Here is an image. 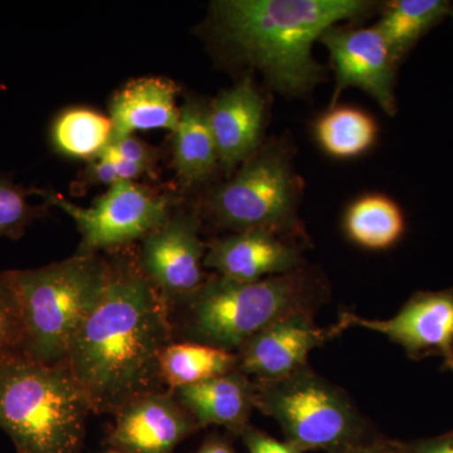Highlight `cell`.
I'll use <instances>...</instances> for the list:
<instances>
[{
  "label": "cell",
  "instance_id": "d6a6232c",
  "mask_svg": "<svg viewBox=\"0 0 453 453\" xmlns=\"http://www.w3.org/2000/svg\"><path fill=\"white\" fill-rule=\"evenodd\" d=\"M109 453H124V452H121V451H113V452H109Z\"/></svg>",
  "mask_w": 453,
  "mask_h": 453
},
{
  "label": "cell",
  "instance_id": "ba28073f",
  "mask_svg": "<svg viewBox=\"0 0 453 453\" xmlns=\"http://www.w3.org/2000/svg\"><path fill=\"white\" fill-rule=\"evenodd\" d=\"M43 196L76 223L82 237L77 255H98L142 241L172 214V198L135 181L112 184L88 208L79 207L58 196Z\"/></svg>",
  "mask_w": 453,
  "mask_h": 453
},
{
  "label": "cell",
  "instance_id": "7c38bea8",
  "mask_svg": "<svg viewBox=\"0 0 453 453\" xmlns=\"http://www.w3.org/2000/svg\"><path fill=\"white\" fill-rule=\"evenodd\" d=\"M315 312H295L271 324L237 351L238 371L253 380L285 377L309 365V354L342 335L348 325L339 318L327 327L318 326Z\"/></svg>",
  "mask_w": 453,
  "mask_h": 453
},
{
  "label": "cell",
  "instance_id": "1f68e13d",
  "mask_svg": "<svg viewBox=\"0 0 453 453\" xmlns=\"http://www.w3.org/2000/svg\"><path fill=\"white\" fill-rule=\"evenodd\" d=\"M449 16H452L453 17V7L451 9V12H449Z\"/></svg>",
  "mask_w": 453,
  "mask_h": 453
},
{
  "label": "cell",
  "instance_id": "9c48e42d",
  "mask_svg": "<svg viewBox=\"0 0 453 453\" xmlns=\"http://www.w3.org/2000/svg\"><path fill=\"white\" fill-rule=\"evenodd\" d=\"M207 244L196 213L177 211L142 240L140 270L170 303L192 294L205 280Z\"/></svg>",
  "mask_w": 453,
  "mask_h": 453
},
{
  "label": "cell",
  "instance_id": "2e32d148",
  "mask_svg": "<svg viewBox=\"0 0 453 453\" xmlns=\"http://www.w3.org/2000/svg\"><path fill=\"white\" fill-rule=\"evenodd\" d=\"M192 414L199 428L220 426L241 437L255 410V384L249 375L234 371L213 380L172 390Z\"/></svg>",
  "mask_w": 453,
  "mask_h": 453
},
{
  "label": "cell",
  "instance_id": "8fae6325",
  "mask_svg": "<svg viewBox=\"0 0 453 453\" xmlns=\"http://www.w3.org/2000/svg\"><path fill=\"white\" fill-rule=\"evenodd\" d=\"M336 76L334 103L348 88H357L374 98L388 115L395 116V57L377 27L342 28L334 26L321 35Z\"/></svg>",
  "mask_w": 453,
  "mask_h": 453
},
{
  "label": "cell",
  "instance_id": "5b68a950",
  "mask_svg": "<svg viewBox=\"0 0 453 453\" xmlns=\"http://www.w3.org/2000/svg\"><path fill=\"white\" fill-rule=\"evenodd\" d=\"M23 320V354L62 365L74 335L96 305L111 273L98 255H74L35 270L7 271Z\"/></svg>",
  "mask_w": 453,
  "mask_h": 453
},
{
  "label": "cell",
  "instance_id": "603a6c76",
  "mask_svg": "<svg viewBox=\"0 0 453 453\" xmlns=\"http://www.w3.org/2000/svg\"><path fill=\"white\" fill-rule=\"evenodd\" d=\"M111 119L94 110L76 107L62 112L50 131L59 153L79 159H95L111 142Z\"/></svg>",
  "mask_w": 453,
  "mask_h": 453
},
{
  "label": "cell",
  "instance_id": "277c9868",
  "mask_svg": "<svg viewBox=\"0 0 453 453\" xmlns=\"http://www.w3.org/2000/svg\"><path fill=\"white\" fill-rule=\"evenodd\" d=\"M91 408L65 363H0V429L18 453H80Z\"/></svg>",
  "mask_w": 453,
  "mask_h": 453
},
{
  "label": "cell",
  "instance_id": "cb8c5ba5",
  "mask_svg": "<svg viewBox=\"0 0 453 453\" xmlns=\"http://www.w3.org/2000/svg\"><path fill=\"white\" fill-rule=\"evenodd\" d=\"M29 193L8 179H0V237L18 240L42 216V208L29 204Z\"/></svg>",
  "mask_w": 453,
  "mask_h": 453
},
{
  "label": "cell",
  "instance_id": "484cf974",
  "mask_svg": "<svg viewBox=\"0 0 453 453\" xmlns=\"http://www.w3.org/2000/svg\"><path fill=\"white\" fill-rule=\"evenodd\" d=\"M103 151L119 157V159L138 164L142 168L149 170L150 174L157 168V160H159V151L153 146L146 144L142 140L136 138L135 135L112 138Z\"/></svg>",
  "mask_w": 453,
  "mask_h": 453
},
{
  "label": "cell",
  "instance_id": "ac0fdd59",
  "mask_svg": "<svg viewBox=\"0 0 453 453\" xmlns=\"http://www.w3.org/2000/svg\"><path fill=\"white\" fill-rule=\"evenodd\" d=\"M174 166L181 181L202 183L219 168V153L210 124V107L189 100L180 107L174 130Z\"/></svg>",
  "mask_w": 453,
  "mask_h": 453
},
{
  "label": "cell",
  "instance_id": "4dcf8cb0",
  "mask_svg": "<svg viewBox=\"0 0 453 453\" xmlns=\"http://www.w3.org/2000/svg\"><path fill=\"white\" fill-rule=\"evenodd\" d=\"M196 453H238L234 445L219 434H210Z\"/></svg>",
  "mask_w": 453,
  "mask_h": 453
},
{
  "label": "cell",
  "instance_id": "9a60e30c",
  "mask_svg": "<svg viewBox=\"0 0 453 453\" xmlns=\"http://www.w3.org/2000/svg\"><path fill=\"white\" fill-rule=\"evenodd\" d=\"M265 121V101L252 80L226 89L210 106V124L220 168L232 170L257 153Z\"/></svg>",
  "mask_w": 453,
  "mask_h": 453
},
{
  "label": "cell",
  "instance_id": "5bb4252c",
  "mask_svg": "<svg viewBox=\"0 0 453 453\" xmlns=\"http://www.w3.org/2000/svg\"><path fill=\"white\" fill-rule=\"evenodd\" d=\"M204 267L235 281H259L303 268V251L290 238L264 229L234 232L207 247Z\"/></svg>",
  "mask_w": 453,
  "mask_h": 453
},
{
  "label": "cell",
  "instance_id": "6da1fadb",
  "mask_svg": "<svg viewBox=\"0 0 453 453\" xmlns=\"http://www.w3.org/2000/svg\"><path fill=\"white\" fill-rule=\"evenodd\" d=\"M173 342L168 303L138 262H116L105 290L74 335L65 365L92 413L116 414L136 396L168 390L160 377V357Z\"/></svg>",
  "mask_w": 453,
  "mask_h": 453
},
{
  "label": "cell",
  "instance_id": "4316f807",
  "mask_svg": "<svg viewBox=\"0 0 453 453\" xmlns=\"http://www.w3.org/2000/svg\"><path fill=\"white\" fill-rule=\"evenodd\" d=\"M241 438L249 453H305L288 441L276 440L252 425L244 429Z\"/></svg>",
  "mask_w": 453,
  "mask_h": 453
},
{
  "label": "cell",
  "instance_id": "ffe728a7",
  "mask_svg": "<svg viewBox=\"0 0 453 453\" xmlns=\"http://www.w3.org/2000/svg\"><path fill=\"white\" fill-rule=\"evenodd\" d=\"M344 231L357 246L380 251L395 246L404 234V214L387 196H363L345 211Z\"/></svg>",
  "mask_w": 453,
  "mask_h": 453
},
{
  "label": "cell",
  "instance_id": "44dd1931",
  "mask_svg": "<svg viewBox=\"0 0 453 453\" xmlns=\"http://www.w3.org/2000/svg\"><path fill=\"white\" fill-rule=\"evenodd\" d=\"M451 9L447 0H395L387 5L375 27L399 64L426 33L449 16Z\"/></svg>",
  "mask_w": 453,
  "mask_h": 453
},
{
  "label": "cell",
  "instance_id": "d4e9b609",
  "mask_svg": "<svg viewBox=\"0 0 453 453\" xmlns=\"http://www.w3.org/2000/svg\"><path fill=\"white\" fill-rule=\"evenodd\" d=\"M23 354V320L16 288L8 273H0V363Z\"/></svg>",
  "mask_w": 453,
  "mask_h": 453
},
{
  "label": "cell",
  "instance_id": "f546056e",
  "mask_svg": "<svg viewBox=\"0 0 453 453\" xmlns=\"http://www.w3.org/2000/svg\"><path fill=\"white\" fill-rule=\"evenodd\" d=\"M412 453H453V432L428 440L408 443Z\"/></svg>",
  "mask_w": 453,
  "mask_h": 453
},
{
  "label": "cell",
  "instance_id": "7402d4cb",
  "mask_svg": "<svg viewBox=\"0 0 453 453\" xmlns=\"http://www.w3.org/2000/svg\"><path fill=\"white\" fill-rule=\"evenodd\" d=\"M315 140L335 159L365 154L378 138V125L369 113L353 106H332L315 122Z\"/></svg>",
  "mask_w": 453,
  "mask_h": 453
},
{
  "label": "cell",
  "instance_id": "f1b7e54d",
  "mask_svg": "<svg viewBox=\"0 0 453 453\" xmlns=\"http://www.w3.org/2000/svg\"><path fill=\"white\" fill-rule=\"evenodd\" d=\"M342 453H412L410 446L388 438H369Z\"/></svg>",
  "mask_w": 453,
  "mask_h": 453
},
{
  "label": "cell",
  "instance_id": "83f0119b",
  "mask_svg": "<svg viewBox=\"0 0 453 453\" xmlns=\"http://www.w3.org/2000/svg\"><path fill=\"white\" fill-rule=\"evenodd\" d=\"M86 177L91 183L109 187L121 181L118 172H116L115 164L104 155H97L95 159L89 162L88 168L86 170Z\"/></svg>",
  "mask_w": 453,
  "mask_h": 453
},
{
  "label": "cell",
  "instance_id": "30bf717a",
  "mask_svg": "<svg viewBox=\"0 0 453 453\" xmlns=\"http://www.w3.org/2000/svg\"><path fill=\"white\" fill-rule=\"evenodd\" d=\"M349 329L365 327L387 336L413 360L436 356L443 368L453 372V288L418 291L393 318L365 319L350 311L339 316Z\"/></svg>",
  "mask_w": 453,
  "mask_h": 453
},
{
  "label": "cell",
  "instance_id": "e0dca14e",
  "mask_svg": "<svg viewBox=\"0 0 453 453\" xmlns=\"http://www.w3.org/2000/svg\"><path fill=\"white\" fill-rule=\"evenodd\" d=\"M178 86L163 77H142L116 92L110 104L112 138L134 135L135 131L177 129L180 107Z\"/></svg>",
  "mask_w": 453,
  "mask_h": 453
},
{
  "label": "cell",
  "instance_id": "7a4b0ae2",
  "mask_svg": "<svg viewBox=\"0 0 453 453\" xmlns=\"http://www.w3.org/2000/svg\"><path fill=\"white\" fill-rule=\"evenodd\" d=\"M363 0H222L213 4L220 38L288 96L308 94L325 73L312 46L326 29L365 16Z\"/></svg>",
  "mask_w": 453,
  "mask_h": 453
},
{
  "label": "cell",
  "instance_id": "d6986e66",
  "mask_svg": "<svg viewBox=\"0 0 453 453\" xmlns=\"http://www.w3.org/2000/svg\"><path fill=\"white\" fill-rule=\"evenodd\" d=\"M237 354L192 342H173L160 357V377L170 390L237 371Z\"/></svg>",
  "mask_w": 453,
  "mask_h": 453
},
{
  "label": "cell",
  "instance_id": "52a82bcc",
  "mask_svg": "<svg viewBox=\"0 0 453 453\" xmlns=\"http://www.w3.org/2000/svg\"><path fill=\"white\" fill-rule=\"evenodd\" d=\"M300 187L281 146H268L243 163L231 180L214 189L208 211L232 232L264 229L282 237L300 234Z\"/></svg>",
  "mask_w": 453,
  "mask_h": 453
},
{
  "label": "cell",
  "instance_id": "3957f363",
  "mask_svg": "<svg viewBox=\"0 0 453 453\" xmlns=\"http://www.w3.org/2000/svg\"><path fill=\"white\" fill-rule=\"evenodd\" d=\"M326 299L323 279L305 267L253 282L214 273L170 303L173 338L237 353L271 324L295 312H316Z\"/></svg>",
  "mask_w": 453,
  "mask_h": 453
},
{
  "label": "cell",
  "instance_id": "4fadbf2b",
  "mask_svg": "<svg viewBox=\"0 0 453 453\" xmlns=\"http://www.w3.org/2000/svg\"><path fill=\"white\" fill-rule=\"evenodd\" d=\"M115 417L109 443L124 453H174L201 429L170 390L136 396Z\"/></svg>",
  "mask_w": 453,
  "mask_h": 453
},
{
  "label": "cell",
  "instance_id": "8992f818",
  "mask_svg": "<svg viewBox=\"0 0 453 453\" xmlns=\"http://www.w3.org/2000/svg\"><path fill=\"white\" fill-rule=\"evenodd\" d=\"M255 410L279 423L301 451L342 453L369 440L365 417L342 388L309 365L273 380H253Z\"/></svg>",
  "mask_w": 453,
  "mask_h": 453
}]
</instances>
